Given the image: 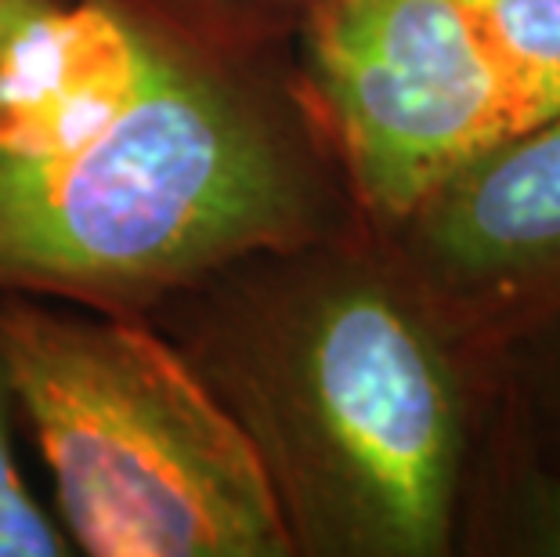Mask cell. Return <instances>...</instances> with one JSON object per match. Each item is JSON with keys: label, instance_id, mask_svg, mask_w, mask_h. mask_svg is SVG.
<instances>
[{"label": "cell", "instance_id": "6da1fadb", "mask_svg": "<svg viewBox=\"0 0 560 557\" xmlns=\"http://www.w3.org/2000/svg\"><path fill=\"white\" fill-rule=\"evenodd\" d=\"M149 323L257 453L293 557H445L467 539L485 362L362 221L246 254Z\"/></svg>", "mask_w": 560, "mask_h": 557}, {"label": "cell", "instance_id": "7a4b0ae2", "mask_svg": "<svg viewBox=\"0 0 560 557\" xmlns=\"http://www.w3.org/2000/svg\"><path fill=\"white\" fill-rule=\"evenodd\" d=\"M362 221L293 47L185 33L113 124L62 156L0 163V293L149 318L246 254Z\"/></svg>", "mask_w": 560, "mask_h": 557}, {"label": "cell", "instance_id": "3957f363", "mask_svg": "<svg viewBox=\"0 0 560 557\" xmlns=\"http://www.w3.org/2000/svg\"><path fill=\"white\" fill-rule=\"evenodd\" d=\"M0 362L88 557H293L257 453L149 318L0 293Z\"/></svg>", "mask_w": 560, "mask_h": 557}, {"label": "cell", "instance_id": "277c9868", "mask_svg": "<svg viewBox=\"0 0 560 557\" xmlns=\"http://www.w3.org/2000/svg\"><path fill=\"white\" fill-rule=\"evenodd\" d=\"M293 62L373 229L532 127L474 0H322Z\"/></svg>", "mask_w": 560, "mask_h": 557}, {"label": "cell", "instance_id": "5b68a950", "mask_svg": "<svg viewBox=\"0 0 560 557\" xmlns=\"http://www.w3.org/2000/svg\"><path fill=\"white\" fill-rule=\"evenodd\" d=\"M448 329L495 355L560 318V116L463 163L373 229Z\"/></svg>", "mask_w": 560, "mask_h": 557}, {"label": "cell", "instance_id": "8992f818", "mask_svg": "<svg viewBox=\"0 0 560 557\" xmlns=\"http://www.w3.org/2000/svg\"><path fill=\"white\" fill-rule=\"evenodd\" d=\"M185 30L145 0H55L0 40V163L62 156L160 84Z\"/></svg>", "mask_w": 560, "mask_h": 557}, {"label": "cell", "instance_id": "52a82bcc", "mask_svg": "<svg viewBox=\"0 0 560 557\" xmlns=\"http://www.w3.org/2000/svg\"><path fill=\"white\" fill-rule=\"evenodd\" d=\"M532 127L560 116V0H474Z\"/></svg>", "mask_w": 560, "mask_h": 557}, {"label": "cell", "instance_id": "ba28073f", "mask_svg": "<svg viewBox=\"0 0 560 557\" xmlns=\"http://www.w3.org/2000/svg\"><path fill=\"white\" fill-rule=\"evenodd\" d=\"M166 22L221 47H293L322 0H145Z\"/></svg>", "mask_w": 560, "mask_h": 557}, {"label": "cell", "instance_id": "9c48e42d", "mask_svg": "<svg viewBox=\"0 0 560 557\" xmlns=\"http://www.w3.org/2000/svg\"><path fill=\"white\" fill-rule=\"evenodd\" d=\"M15 391L0 362V557H69L77 554L62 521L30 489L15 453Z\"/></svg>", "mask_w": 560, "mask_h": 557}, {"label": "cell", "instance_id": "30bf717a", "mask_svg": "<svg viewBox=\"0 0 560 557\" xmlns=\"http://www.w3.org/2000/svg\"><path fill=\"white\" fill-rule=\"evenodd\" d=\"M506 511L514 550L560 557V478L542 471L514 474Z\"/></svg>", "mask_w": 560, "mask_h": 557}, {"label": "cell", "instance_id": "8fae6325", "mask_svg": "<svg viewBox=\"0 0 560 557\" xmlns=\"http://www.w3.org/2000/svg\"><path fill=\"white\" fill-rule=\"evenodd\" d=\"M47 4H55V0H0V40H4L22 19L47 8Z\"/></svg>", "mask_w": 560, "mask_h": 557}]
</instances>
